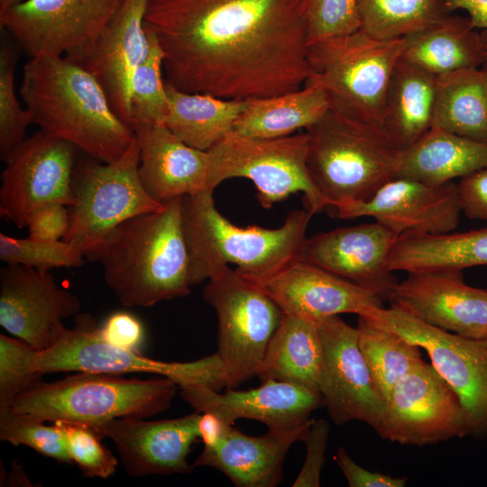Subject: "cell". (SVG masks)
<instances>
[{"label":"cell","instance_id":"obj_1","mask_svg":"<svg viewBox=\"0 0 487 487\" xmlns=\"http://www.w3.org/2000/svg\"><path fill=\"white\" fill-rule=\"evenodd\" d=\"M165 81L222 99L301 89L312 70L305 0H148Z\"/></svg>","mask_w":487,"mask_h":487},{"label":"cell","instance_id":"obj_2","mask_svg":"<svg viewBox=\"0 0 487 487\" xmlns=\"http://www.w3.org/2000/svg\"><path fill=\"white\" fill-rule=\"evenodd\" d=\"M19 92L32 124L93 160L116 161L134 139L95 76L65 57L29 58Z\"/></svg>","mask_w":487,"mask_h":487},{"label":"cell","instance_id":"obj_3","mask_svg":"<svg viewBox=\"0 0 487 487\" xmlns=\"http://www.w3.org/2000/svg\"><path fill=\"white\" fill-rule=\"evenodd\" d=\"M182 198L128 219L84 253L100 263L106 285L122 305L147 308L190 293Z\"/></svg>","mask_w":487,"mask_h":487},{"label":"cell","instance_id":"obj_4","mask_svg":"<svg viewBox=\"0 0 487 487\" xmlns=\"http://www.w3.org/2000/svg\"><path fill=\"white\" fill-rule=\"evenodd\" d=\"M214 191L182 198V225L192 285L209 280L228 264L253 280H265L299 259L313 214L289 213L277 228L240 227L218 212Z\"/></svg>","mask_w":487,"mask_h":487},{"label":"cell","instance_id":"obj_5","mask_svg":"<svg viewBox=\"0 0 487 487\" xmlns=\"http://www.w3.org/2000/svg\"><path fill=\"white\" fill-rule=\"evenodd\" d=\"M179 389L166 377L125 378L120 374L78 372L60 380L35 381L7 406L43 421L91 427L111 419L151 418L168 409Z\"/></svg>","mask_w":487,"mask_h":487},{"label":"cell","instance_id":"obj_6","mask_svg":"<svg viewBox=\"0 0 487 487\" xmlns=\"http://www.w3.org/2000/svg\"><path fill=\"white\" fill-rule=\"evenodd\" d=\"M306 133L308 170L328 206L366 200L396 178L400 150L385 128L329 109Z\"/></svg>","mask_w":487,"mask_h":487},{"label":"cell","instance_id":"obj_7","mask_svg":"<svg viewBox=\"0 0 487 487\" xmlns=\"http://www.w3.org/2000/svg\"><path fill=\"white\" fill-rule=\"evenodd\" d=\"M405 45V37L381 40L361 29L313 43L307 83L323 88L331 110L385 128L387 89Z\"/></svg>","mask_w":487,"mask_h":487},{"label":"cell","instance_id":"obj_8","mask_svg":"<svg viewBox=\"0 0 487 487\" xmlns=\"http://www.w3.org/2000/svg\"><path fill=\"white\" fill-rule=\"evenodd\" d=\"M204 299L218 319L216 354L226 389L257 376L283 312L254 281L229 266L208 280Z\"/></svg>","mask_w":487,"mask_h":487},{"label":"cell","instance_id":"obj_9","mask_svg":"<svg viewBox=\"0 0 487 487\" xmlns=\"http://www.w3.org/2000/svg\"><path fill=\"white\" fill-rule=\"evenodd\" d=\"M139 145L134 139L116 161H85L75 165L73 204L64 241L83 254L99 244L115 228L130 218L161 209L139 176Z\"/></svg>","mask_w":487,"mask_h":487},{"label":"cell","instance_id":"obj_10","mask_svg":"<svg viewBox=\"0 0 487 487\" xmlns=\"http://www.w3.org/2000/svg\"><path fill=\"white\" fill-rule=\"evenodd\" d=\"M33 364L41 376L60 372L144 373L169 378L179 388L200 385L220 391L225 387L223 366L216 353L185 363L154 360L144 356L140 350L117 347L105 341L100 326L88 314H78L73 328H67L51 347L34 349Z\"/></svg>","mask_w":487,"mask_h":487},{"label":"cell","instance_id":"obj_11","mask_svg":"<svg viewBox=\"0 0 487 487\" xmlns=\"http://www.w3.org/2000/svg\"><path fill=\"white\" fill-rule=\"evenodd\" d=\"M308 142L306 132L272 139L232 132L208 150L213 159L211 186L215 189L225 179L245 178L253 182L264 208L301 192L306 209L319 213L328 204L309 175Z\"/></svg>","mask_w":487,"mask_h":487},{"label":"cell","instance_id":"obj_12","mask_svg":"<svg viewBox=\"0 0 487 487\" xmlns=\"http://www.w3.org/2000/svg\"><path fill=\"white\" fill-rule=\"evenodd\" d=\"M359 317L424 349L431 365L458 396L468 436L487 440V338L463 336L431 326L394 304L365 308Z\"/></svg>","mask_w":487,"mask_h":487},{"label":"cell","instance_id":"obj_13","mask_svg":"<svg viewBox=\"0 0 487 487\" xmlns=\"http://www.w3.org/2000/svg\"><path fill=\"white\" fill-rule=\"evenodd\" d=\"M123 0H23L0 10V27L29 58L82 64Z\"/></svg>","mask_w":487,"mask_h":487},{"label":"cell","instance_id":"obj_14","mask_svg":"<svg viewBox=\"0 0 487 487\" xmlns=\"http://www.w3.org/2000/svg\"><path fill=\"white\" fill-rule=\"evenodd\" d=\"M377 433L400 445L424 446L464 437L468 426L456 393L422 360L392 389Z\"/></svg>","mask_w":487,"mask_h":487},{"label":"cell","instance_id":"obj_15","mask_svg":"<svg viewBox=\"0 0 487 487\" xmlns=\"http://www.w3.org/2000/svg\"><path fill=\"white\" fill-rule=\"evenodd\" d=\"M76 150L41 130L17 144L4 161L1 216L23 228L29 215L42 206H71Z\"/></svg>","mask_w":487,"mask_h":487},{"label":"cell","instance_id":"obj_16","mask_svg":"<svg viewBox=\"0 0 487 487\" xmlns=\"http://www.w3.org/2000/svg\"><path fill=\"white\" fill-rule=\"evenodd\" d=\"M324 365L319 386L322 404L336 425L352 420L379 431L385 401L378 392L358 344L357 327L338 315L316 322Z\"/></svg>","mask_w":487,"mask_h":487},{"label":"cell","instance_id":"obj_17","mask_svg":"<svg viewBox=\"0 0 487 487\" xmlns=\"http://www.w3.org/2000/svg\"><path fill=\"white\" fill-rule=\"evenodd\" d=\"M80 308L79 299L49 271L19 264L0 271V325L35 350L54 345L67 330L63 320Z\"/></svg>","mask_w":487,"mask_h":487},{"label":"cell","instance_id":"obj_18","mask_svg":"<svg viewBox=\"0 0 487 487\" xmlns=\"http://www.w3.org/2000/svg\"><path fill=\"white\" fill-rule=\"evenodd\" d=\"M335 209L339 218L372 217L399 236L453 232L462 213L457 184L431 185L408 178H394L370 198Z\"/></svg>","mask_w":487,"mask_h":487},{"label":"cell","instance_id":"obj_19","mask_svg":"<svg viewBox=\"0 0 487 487\" xmlns=\"http://www.w3.org/2000/svg\"><path fill=\"white\" fill-rule=\"evenodd\" d=\"M399 235L380 222L335 228L307 238L299 260L389 299L398 282L389 267Z\"/></svg>","mask_w":487,"mask_h":487},{"label":"cell","instance_id":"obj_20","mask_svg":"<svg viewBox=\"0 0 487 487\" xmlns=\"http://www.w3.org/2000/svg\"><path fill=\"white\" fill-rule=\"evenodd\" d=\"M200 415L195 410L161 420L124 417L92 428L101 437L113 441L125 472L132 477L188 473L194 468L188 456L199 439Z\"/></svg>","mask_w":487,"mask_h":487},{"label":"cell","instance_id":"obj_21","mask_svg":"<svg viewBox=\"0 0 487 487\" xmlns=\"http://www.w3.org/2000/svg\"><path fill=\"white\" fill-rule=\"evenodd\" d=\"M179 390V396L196 411L211 413L225 425L246 418L260 421L268 429L277 431L309 427L313 421L310 414L322 404L318 392L271 379L254 389H227L224 393L200 385Z\"/></svg>","mask_w":487,"mask_h":487},{"label":"cell","instance_id":"obj_22","mask_svg":"<svg viewBox=\"0 0 487 487\" xmlns=\"http://www.w3.org/2000/svg\"><path fill=\"white\" fill-rule=\"evenodd\" d=\"M389 300L436 327L487 338V289L466 284L462 271L409 273Z\"/></svg>","mask_w":487,"mask_h":487},{"label":"cell","instance_id":"obj_23","mask_svg":"<svg viewBox=\"0 0 487 487\" xmlns=\"http://www.w3.org/2000/svg\"><path fill=\"white\" fill-rule=\"evenodd\" d=\"M253 281L283 313L315 323L331 316L359 315L367 308L382 307V299L371 290L299 259L265 280Z\"/></svg>","mask_w":487,"mask_h":487},{"label":"cell","instance_id":"obj_24","mask_svg":"<svg viewBox=\"0 0 487 487\" xmlns=\"http://www.w3.org/2000/svg\"><path fill=\"white\" fill-rule=\"evenodd\" d=\"M147 3L148 0H123L93 51L80 64L99 81L114 111L130 126L132 78L150 51L144 27Z\"/></svg>","mask_w":487,"mask_h":487},{"label":"cell","instance_id":"obj_25","mask_svg":"<svg viewBox=\"0 0 487 487\" xmlns=\"http://www.w3.org/2000/svg\"><path fill=\"white\" fill-rule=\"evenodd\" d=\"M139 145V176L147 193L164 204L173 198L214 191L213 159L193 148L162 124L133 126Z\"/></svg>","mask_w":487,"mask_h":487},{"label":"cell","instance_id":"obj_26","mask_svg":"<svg viewBox=\"0 0 487 487\" xmlns=\"http://www.w3.org/2000/svg\"><path fill=\"white\" fill-rule=\"evenodd\" d=\"M310 426L290 431L268 429L253 436L225 425L213 445L204 446L193 466L215 468L238 487H274L283 477L288 451L296 441L304 440Z\"/></svg>","mask_w":487,"mask_h":487},{"label":"cell","instance_id":"obj_27","mask_svg":"<svg viewBox=\"0 0 487 487\" xmlns=\"http://www.w3.org/2000/svg\"><path fill=\"white\" fill-rule=\"evenodd\" d=\"M486 168V142L431 127L412 145L400 150L396 178L438 185Z\"/></svg>","mask_w":487,"mask_h":487},{"label":"cell","instance_id":"obj_28","mask_svg":"<svg viewBox=\"0 0 487 487\" xmlns=\"http://www.w3.org/2000/svg\"><path fill=\"white\" fill-rule=\"evenodd\" d=\"M487 265V226L462 233L400 235L389 267L407 273L462 271Z\"/></svg>","mask_w":487,"mask_h":487},{"label":"cell","instance_id":"obj_29","mask_svg":"<svg viewBox=\"0 0 487 487\" xmlns=\"http://www.w3.org/2000/svg\"><path fill=\"white\" fill-rule=\"evenodd\" d=\"M324 365L323 346L315 322L283 313L257 377L319 392Z\"/></svg>","mask_w":487,"mask_h":487},{"label":"cell","instance_id":"obj_30","mask_svg":"<svg viewBox=\"0 0 487 487\" xmlns=\"http://www.w3.org/2000/svg\"><path fill=\"white\" fill-rule=\"evenodd\" d=\"M405 39L401 58L435 76L484 65L481 36L468 16L450 14Z\"/></svg>","mask_w":487,"mask_h":487},{"label":"cell","instance_id":"obj_31","mask_svg":"<svg viewBox=\"0 0 487 487\" xmlns=\"http://www.w3.org/2000/svg\"><path fill=\"white\" fill-rule=\"evenodd\" d=\"M436 76L406 61L397 62L387 89L384 127L400 150L432 126Z\"/></svg>","mask_w":487,"mask_h":487},{"label":"cell","instance_id":"obj_32","mask_svg":"<svg viewBox=\"0 0 487 487\" xmlns=\"http://www.w3.org/2000/svg\"><path fill=\"white\" fill-rule=\"evenodd\" d=\"M244 102L233 132L262 139L284 137L308 129L330 109L325 91L314 83H307L297 91Z\"/></svg>","mask_w":487,"mask_h":487},{"label":"cell","instance_id":"obj_33","mask_svg":"<svg viewBox=\"0 0 487 487\" xmlns=\"http://www.w3.org/2000/svg\"><path fill=\"white\" fill-rule=\"evenodd\" d=\"M431 127L487 142L485 68H466L436 76Z\"/></svg>","mask_w":487,"mask_h":487},{"label":"cell","instance_id":"obj_34","mask_svg":"<svg viewBox=\"0 0 487 487\" xmlns=\"http://www.w3.org/2000/svg\"><path fill=\"white\" fill-rule=\"evenodd\" d=\"M169 113L164 125L188 145L208 151L234 130L244 100L179 90L165 81Z\"/></svg>","mask_w":487,"mask_h":487},{"label":"cell","instance_id":"obj_35","mask_svg":"<svg viewBox=\"0 0 487 487\" xmlns=\"http://www.w3.org/2000/svg\"><path fill=\"white\" fill-rule=\"evenodd\" d=\"M356 327L359 347L375 388L386 403L396 383L423 360L421 348L359 316Z\"/></svg>","mask_w":487,"mask_h":487},{"label":"cell","instance_id":"obj_36","mask_svg":"<svg viewBox=\"0 0 487 487\" xmlns=\"http://www.w3.org/2000/svg\"><path fill=\"white\" fill-rule=\"evenodd\" d=\"M361 30L381 40L404 38L452 14L448 0H358Z\"/></svg>","mask_w":487,"mask_h":487},{"label":"cell","instance_id":"obj_37","mask_svg":"<svg viewBox=\"0 0 487 487\" xmlns=\"http://www.w3.org/2000/svg\"><path fill=\"white\" fill-rule=\"evenodd\" d=\"M146 32L150 51L132 78V128L136 124L164 125L169 113V99L162 78L164 55L156 38Z\"/></svg>","mask_w":487,"mask_h":487},{"label":"cell","instance_id":"obj_38","mask_svg":"<svg viewBox=\"0 0 487 487\" xmlns=\"http://www.w3.org/2000/svg\"><path fill=\"white\" fill-rule=\"evenodd\" d=\"M46 421L0 407V439L14 446H26L59 463L72 464L65 433L58 422Z\"/></svg>","mask_w":487,"mask_h":487},{"label":"cell","instance_id":"obj_39","mask_svg":"<svg viewBox=\"0 0 487 487\" xmlns=\"http://www.w3.org/2000/svg\"><path fill=\"white\" fill-rule=\"evenodd\" d=\"M0 260L6 264H19L41 271L55 268H78L85 262L82 251L69 242H46L14 238L0 234Z\"/></svg>","mask_w":487,"mask_h":487},{"label":"cell","instance_id":"obj_40","mask_svg":"<svg viewBox=\"0 0 487 487\" xmlns=\"http://www.w3.org/2000/svg\"><path fill=\"white\" fill-rule=\"evenodd\" d=\"M17 51L8 41L0 47V155L5 160L10 152L26 136L32 116L23 108L15 92L14 71Z\"/></svg>","mask_w":487,"mask_h":487},{"label":"cell","instance_id":"obj_41","mask_svg":"<svg viewBox=\"0 0 487 487\" xmlns=\"http://www.w3.org/2000/svg\"><path fill=\"white\" fill-rule=\"evenodd\" d=\"M57 422L64 430L72 463L84 477L106 479L115 473L118 460L101 443V436L94 428L81 424Z\"/></svg>","mask_w":487,"mask_h":487},{"label":"cell","instance_id":"obj_42","mask_svg":"<svg viewBox=\"0 0 487 487\" xmlns=\"http://www.w3.org/2000/svg\"><path fill=\"white\" fill-rule=\"evenodd\" d=\"M309 46L361 29L358 0H305Z\"/></svg>","mask_w":487,"mask_h":487},{"label":"cell","instance_id":"obj_43","mask_svg":"<svg viewBox=\"0 0 487 487\" xmlns=\"http://www.w3.org/2000/svg\"><path fill=\"white\" fill-rule=\"evenodd\" d=\"M33 353L23 341L0 334V407L41 379L34 369Z\"/></svg>","mask_w":487,"mask_h":487},{"label":"cell","instance_id":"obj_44","mask_svg":"<svg viewBox=\"0 0 487 487\" xmlns=\"http://www.w3.org/2000/svg\"><path fill=\"white\" fill-rule=\"evenodd\" d=\"M329 429V424L326 419H313L303 440L307 449L306 458L297 479L292 484L294 487L319 486Z\"/></svg>","mask_w":487,"mask_h":487},{"label":"cell","instance_id":"obj_45","mask_svg":"<svg viewBox=\"0 0 487 487\" xmlns=\"http://www.w3.org/2000/svg\"><path fill=\"white\" fill-rule=\"evenodd\" d=\"M69 225V207L51 203L33 210L26 219L29 237L46 242L64 239Z\"/></svg>","mask_w":487,"mask_h":487},{"label":"cell","instance_id":"obj_46","mask_svg":"<svg viewBox=\"0 0 487 487\" xmlns=\"http://www.w3.org/2000/svg\"><path fill=\"white\" fill-rule=\"evenodd\" d=\"M100 332L105 341L124 349L140 350L144 341L142 322L134 315L125 311L111 314L100 326Z\"/></svg>","mask_w":487,"mask_h":487},{"label":"cell","instance_id":"obj_47","mask_svg":"<svg viewBox=\"0 0 487 487\" xmlns=\"http://www.w3.org/2000/svg\"><path fill=\"white\" fill-rule=\"evenodd\" d=\"M457 190L462 213L471 219L487 220V168L461 178Z\"/></svg>","mask_w":487,"mask_h":487},{"label":"cell","instance_id":"obj_48","mask_svg":"<svg viewBox=\"0 0 487 487\" xmlns=\"http://www.w3.org/2000/svg\"><path fill=\"white\" fill-rule=\"evenodd\" d=\"M335 461L350 487H404L408 480L370 472L356 464L343 447L337 449Z\"/></svg>","mask_w":487,"mask_h":487},{"label":"cell","instance_id":"obj_49","mask_svg":"<svg viewBox=\"0 0 487 487\" xmlns=\"http://www.w3.org/2000/svg\"><path fill=\"white\" fill-rule=\"evenodd\" d=\"M452 12L464 10L473 26L478 30L483 49L484 65H487V0H448Z\"/></svg>","mask_w":487,"mask_h":487},{"label":"cell","instance_id":"obj_50","mask_svg":"<svg viewBox=\"0 0 487 487\" xmlns=\"http://www.w3.org/2000/svg\"><path fill=\"white\" fill-rule=\"evenodd\" d=\"M225 426L215 415L208 412L201 414L198 422L199 440L204 446L213 445L222 435Z\"/></svg>","mask_w":487,"mask_h":487},{"label":"cell","instance_id":"obj_51","mask_svg":"<svg viewBox=\"0 0 487 487\" xmlns=\"http://www.w3.org/2000/svg\"><path fill=\"white\" fill-rule=\"evenodd\" d=\"M22 1L23 0H0V10L5 9Z\"/></svg>","mask_w":487,"mask_h":487},{"label":"cell","instance_id":"obj_52","mask_svg":"<svg viewBox=\"0 0 487 487\" xmlns=\"http://www.w3.org/2000/svg\"><path fill=\"white\" fill-rule=\"evenodd\" d=\"M483 68H485L487 69V65L486 66H483Z\"/></svg>","mask_w":487,"mask_h":487}]
</instances>
